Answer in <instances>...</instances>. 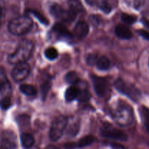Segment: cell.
I'll list each match as a JSON object with an SVG mask.
<instances>
[{
    "instance_id": "52a82bcc",
    "label": "cell",
    "mask_w": 149,
    "mask_h": 149,
    "mask_svg": "<svg viewBox=\"0 0 149 149\" xmlns=\"http://www.w3.org/2000/svg\"><path fill=\"white\" fill-rule=\"evenodd\" d=\"M100 134L104 138L117 140V141H126L127 140V136L125 132L117 128H115L109 124H105L100 129Z\"/></svg>"
},
{
    "instance_id": "30bf717a",
    "label": "cell",
    "mask_w": 149,
    "mask_h": 149,
    "mask_svg": "<svg viewBox=\"0 0 149 149\" xmlns=\"http://www.w3.org/2000/svg\"><path fill=\"white\" fill-rule=\"evenodd\" d=\"M86 2L92 7H96L106 13H109L112 7L109 0H85Z\"/></svg>"
},
{
    "instance_id": "f546056e",
    "label": "cell",
    "mask_w": 149,
    "mask_h": 149,
    "mask_svg": "<svg viewBox=\"0 0 149 149\" xmlns=\"http://www.w3.org/2000/svg\"><path fill=\"white\" fill-rule=\"evenodd\" d=\"M138 32H139V33L143 36V37L145 38V39H149V33L148 32L146 31H144V30H140V31H138Z\"/></svg>"
},
{
    "instance_id": "7a4b0ae2",
    "label": "cell",
    "mask_w": 149,
    "mask_h": 149,
    "mask_svg": "<svg viewBox=\"0 0 149 149\" xmlns=\"http://www.w3.org/2000/svg\"><path fill=\"white\" fill-rule=\"evenodd\" d=\"M33 47L34 45L31 41L29 39H23L18 44L15 50L8 55L7 61L10 64L14 65L26 62L31 55Z\"/></svg>"
},
{
    "instance_id": "ba28073f",
    "label": "cell",
    "mask_w": 149,
    "mask_h": 149,
    "mask_svg": "<svg viewBox=\"0 0 149 149\" xmlns=\"http://www.w3.org/2000/svg\"><path fill=\"white\" fill-rule=\"evenodd\" d=\"M30 71V66L26 62L16 64L11 72V75L15 81L20 82L28 77Z\"/></svg>"
},
{
    "instance_id": "4fadbf2b",
    "label": "cell",
    "mask_w": 149,
    "mask_h": 149,
    "mask_svg": "<svg viewBox=\"0 0 149 149\" xmlns=\"http://www.w3.org/2000/svg\"><path fill=\"white\" fill-rule=\"evenodd\" d=\"M1 97H5L9 95L11 91V86H10V82L7 79L6 76L4 75V73L3 72V69L1 68Z\"/></svg>"
},
{
    "instance_id": "5bb4252c",
    "label": "cell",
    "mask_w": 149,
    "mask_h": 149,
    "mask_svg": "<svg viewBox=\"0 0 149 149\" xmlns=\"http://www.w3.org/2000/svg\"><path fill=\"white\" fill-rule=\"evenodd\" d=\"M79 87L76 84L68 87L65 93V100L67 102H71L77 99L79 97Z\"/></svg>"
},
{
    "instance_id": "44dd1931",
    "label": "cell",
    "mask_w": 149,
    "mask_h": 149,
    "mask_svg": "<svg viewBox=\"0 0 149 149\" xmlns=\"http://www.w3.org/2000/svg\"><path fill=\"white\" fill-rule=\"evenodd\" d=\"M79 129V123L77 121H74V122L70 124V126L67 125V135L68 136L74 137L77 135Z\"/></svg>"
},
{
    "instance_id": "3957f363",
    "label": "cell",
    "mask_w": 149,
    "mask_h": 149,
    "mask_svg": "<svg viewBox=\"0 0 149 149\" xmlns=\"http://www.w3.org/2000/svg\"><path fill=\"white\" fill-rule=\"evenodd\" d=\"M32 26L31 18L29 16L21 15L10 20L8 24V31L13 35L22 36L28 33L32 29Z\"/></svg>"
},
{
    "instance_id": "cb8c5ba5",
    "label": "cell",
    "mask_w": 149,
    "mask_h": 149,
    "mask_svg": "<svg viewBox=\"0 0 149 149\" xmlns=\"http://www.w3.org/2000/svg\"><path fill=\"white\" fill-rule=\"evenodd\" d=\"M141 113L143 122L146 130L149 132V109L143 106L141 110Z\"/></svg>"
},
{
    "instance_id": "9a60e30c",
    "label": "cell",
    "mask_w": 149,
    "mask_h": 149,
    "mask_svg": "<svg viewBox=\"0 0 149 149\" xmlns=\"http://www.w3.org/2000/svg\"><path fill=\"white\" fill-rule=\"evenodd\" d=\"M1 147L3 148H16V144L14 138L10 134L7 132L3 133L1 138Z\"/></svg>"
},
{
    "instance_id": "2e32d148",
    "label": "cell",
    "mask_w": 149,
    "mask_h": 149,
    "mask_svg": "<svg viewBox=\"0 0 149 149\" xmlns=\"http://www.w3.org/2000/svg\"><path fill=\"white\" fill-rule=\"evenodd\" d=\"M20 142L23 147L29 148L33 146L34 144V138L31 134L23 133L20 135Z\"/></svg>"
},
{
    "instance_id": "83f0119b",
    "label": "cell",
    "mask_w": 149,
    "mask_h": 149,
    "mask_svg": "<svg viewBox=\"0 0 149 149\" xmlns=\"http://www.w3.org/2000/svg\"><path fill=\"white\" fill-rule=\"evenodd\" d=\"M10 106H11V100H10V97L8 96L3 97L1 101V109L3 110H6V109H8L10 107Z\"/></svg>"
},
{
    "instance_id": "8fae6325",
    "label": "cell",
    "mask_w": 149,
    "mask_h": 149,
    "mask_svg": "<svg viewBox=\"0 0 149 149\" xmlns=\"http://www.w3.org/2000/svg\"><path fill=\"white\" fill-rule=\"evenodd\" d=\"M116 36L121 39H130L132 37V33L130 29L125 25L119 24L115 29Z\"/></svg>"
},
{
    "instance_id": "9c48e42d",
    "label": "cell",
    "mask_w": 149,
    "mask_h": 149,
    "mask_svg": "<svg viewBox=\"0 0 149 149\" xmlns=\"http://www.w3.org/2000/svg\"><path fill=\"white\" fill-rule=\"evenodd\" d=\"M89 32V26L84 20L77 22L74 29V34L77 39H83L87 36Z\"/></svg>"
},
{
    "instance_id": "ffe728a7",
    "label": "cell",
    "mask_w": 149,
    "mask_h": 149,
    "mask_svg": "<svg viewBox=\"0 0 149 149\" xmlns=\"http://www.w3.org/2000/svg\"><path fill=\"white\" fill-rule=\"evenodd\" d=\"M68 4L69 9L76 13H81L84 10V7L79 0H68Z\"/></svg>"
},
{
    "instance_id": "7402d4cb",
    "label": "cell",
    "mask_w": 149,
    "mask_h": 149,
    "mask_svg": "<svg viewBox=\"0 0 149 149\" xmlns=\"http://www.w3.org/2000/svg\"><path fill=\"white\" fill-rule=\"evenodd\" d=\"M65 80L68 84L74 85V84H76L78 82L79 79V77L77 73L74 72V71H70V72H68L65 75Z\"/></svg>"
},
{
    "instance_id": "d4e9b609",
    "label": "cell",
    "mask_w": 149,
    "mask_h": 149,
    "mask_svg": "<svg viewBox=\"0 0 149 149\" xmlns=\"http://www.w3.org/2000/svg\"><path fill=\"white\" fill-rule=\"evenodd\" d=\"M95 141L94 137L91 136V135H88V136H85L83 138H81L79 143H77V147H85L87 146L90 145L93 143Z\"/></svg>"
},
{
    "instance_id": "603a6c76",
    "label": "cell",
    "mask_w": 149,
    "mask_h": 149,
    "mask_svg": "<svg viewBox=\"0 0 149 149\" xmlns=\"http://www.w3.org/2000/svg\"><path fill=\"white\" fill-rule=\"evenodd\" d=\"M45 55L49 61L55 60L58 56V52L55 47H49L45 49Z\"/></svg>"
},
{
    "instance_id": "4316f807",
    "label": "cell",
    "mask_w": 149,
    "mask_h": 149,
    "mask_svg": "<svg viewBox=\"0 0 149 149\" xmlns=\"http://www.w3.org/2000/svg\"><path fill=\"white\" fill-rule=\"evenodd\" d=\"M99 57L96 54H89L87 57V63L89 65H96Z\"/></svg>"
},
{
    "instance_id": "277c9868",
    "label": "cell",
    "mask_w": 149,
    "mask_h": 149,
    "mask_svg": "<svg viewBox=\"0 0 149 149\" xmlns=\"http://www.w3.org/2000/svg\"><path fill=\"white\" fill-rule=\"evenodd\" d=\"M68 123V118L63 115H60L54 119L49 130V138L51 141L55 142L61 139L63 135L64 131L67 128Z\"/></svg>"
},
{
    "instance_id": "484cf974",
    "label": "cell",
    "mask_w": 149,
    "mask_h": 149,
    "mask_svg": "<svg viewBox=\"0 0 149 149\" xmlns=\"http://www.w3.org/2000/svg\"><path fill=\"white\" fill-rule=\"evenodd\" d=\"M122 20L127 24H132V23H135V21L137 20V17L135 15H132L123 13L122 15Z\"/></svg>"
},
{
    "instance_id": "d6986e66",
    "label": "cell",
    "mask_w": 149,
    "mask_h": 149,
    "mask_svg": "<svg viewBox=\"0 0 149 149\" xmlns=\"http://www.w3.org/2000/svg\"><path fill=\"white\" fill-rule=\"evenodd\" d=\"M20 90L24 95L27 96H31H31H35L36 93H37L36 89L33 85H31V84H21L20 86Z\"/></svg>"
},
{
    "instance_id": "8992f818",
    "label": "cell",
    "mask_w": 149,
    "mask_h": 149,
    "mask_svg": "<svg viewBox=\"0 0 149 149\" xmlns=\"http://www.w3.org/2000/svg\"><path fill=\"white\" fill-rule=\"evenodd\" d=\"M92 81L94 86L95 91L97 96L100 97H105L111 93L110 84L109 80L103 77L97 76H92Z\"/></svg>"
},
{
    "instance_id": "ac0fdd59",
    "label": "cell",
    "mask_w": 149,
    "mask_h": 149,
    "mask_svg": "<svg viewBox=\"0 0 149 149\" xmlns=\"http://www.w3.org/2000/svg\"><path fill=\"white\" fill-rule=\"evenodd\" d=\"M111 62L110 60L106 56H101L98 58L97 63H96V66L99 70L105 71L108 70L110 68Z\"/></svg>"
},
{
    "instance_id": "f1b7e54d",
    "label": "cell",
    "mask_w": 149,
    "mask_h": 149,
    "mask_svg": "<svg viewBox=\"0 0 149 149\" xmlns=\"http://www.w3.org/2000/svg\"><path fill=\"white\" fill-rule=\"evenodd\" d=\"M51 87V84L49 81H46L45 83H44L42 86H41V90H42V97L45 98L47 96L48 93V90H49Z\"/></svg>"
},
{
    "instance_id": "7c38bea8",
    "label": "cell",
    "mask_w": 149,
    "mask_h": 149,
    "mask_svg": "<svg viewBox=\"0 0 149 149\" xmlns=\"http://www.w3.org/2000/svg\"><path fill=\"white\" fill-rule=\"evenodd\" d=\"M53 31L59 37L64 38L65 39H68V40L72 39V34L71 33V32L66 29L65 26H64L61 23H57L54 26Z\"/></svg>"
},
{
    "instance_id": "6da1fadb",
    "label": "cell",
    "mask_w": 149,
    "mask_h": 149,
    "mask_svg": "<svg viewBox=\"0 0 149 149\" xmlns=\"http://www.w3.org/2000/svg\"><path fill=\"white\" fill-rule=\"evenodd\" d=\"M111 116L117 125L128 127L134 122V112L132 108L125 102H119L111 109Z\"/></svg>"
},
{
    "instance_id": "4dcf8cb0",
    "label": "cell",
    "mask_w": 149,
    "mask_h": 149,
    "mask_svg": "<svg viewBox=\"0 0 149 149\" xmlns=\"http://www.w3.org/2000/svg\"><path fill=\"white\" fill-rule=\"evenodd\" d=\"M142 22L147 28H148L149 29V20H147V19H146V18H143L142 20Z\"/></svg>"
},
{
    "instance_id": "1f68e13d",
    "label": "cell",
    "mask_w": 149,
    "mask_h": 149,
    "mask_svg": "<svg viewBox=\"0 0 149 149\" xmlns=\"http://www.w3.org/2000/svg\"><path fill=\"white\" fill-rule=\"evenodd\" d=\"M112 147H113V148H125V147H124L122 145H121V144H116V143L112 144Z\"/></svg>"
},
{
    "instance_id": "5b68a950",
    "label": "cell",
    "mask_w": 149,
    "mask_h": 149,
    "mask_svg": "<svg viewBox=\"0 0 149 149\" xmlns=\"http://www.w3.org/2000/svg\"><path fill=\"white\" fill-rule=\"evenodd\" d=\"M114 87L119 93L128 96L130 99L138 101L141 97V93L135 85L119 79L114 82Z\"/></svg>"
},
{
    "instance_id": "e0dca14e",
    "label": "cell",
    "mask_w": 149,
    "mask_h": 149,
    "mask_svg": "<svg viewBox=\"0 0 149 149\" xmlns=\"http://www.w3.org/2000/svg\"><path fill=\"white\" fill-rule=\"evenodd\" d=\"M65 10L63 8L62 6L60 5L59 4H57V3H54L49 7V12H50L51 14L54 17L59 19H61Z\"/></svg>"
}]
</instances>
